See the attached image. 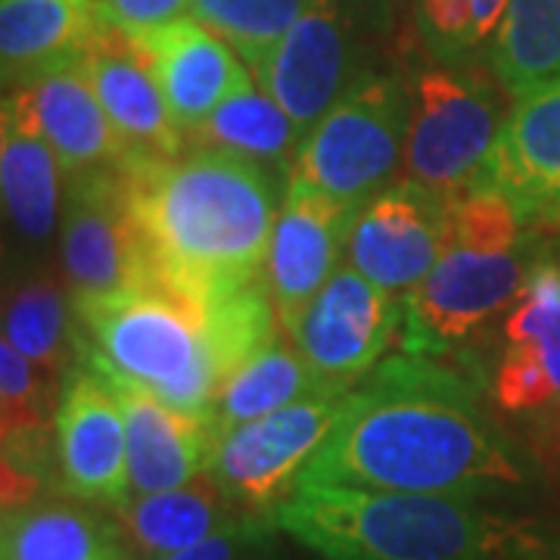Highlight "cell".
<instances>
[{"mask_svg":"<svg viewBox=\"0 0 560 560\" xmlns=\"http://www.w3.org/2000/svg\"><path fill=\"white\" fill-rule=\"evenodd\" d=\"M125 415L131 499L178 489L209 470L215 452L212 420L168 405L160 396L113 381Z\"/></svg>","mask_w":560,"mask_h":560,"instance_id":"ffe728a7","label":"cell"},{"mask_svg":"<svg viewBox=\"0 0 560 560\" xmlns=\"http://www.w3.org/2000/svg\"><path fill=\"white\" fill-rule=\"evenodd\" d=\"M62 197L60 256L72 296L156 287V268L131 209L121 165L69 175Z\"/></svg>","mask_w":560,"mask_h":560,"instance_id":"30bf717a","label":"cell"},{"mask_svg":"<svg viewBox=\"0 0 560 560\" xmlns=\"http://www.w3.org/2000/svg\"><path fill=\"white\" fill-rule=\"evenodd\" d=\"M489 69L514 101L560 81V0H508Z\"/></svg>","mask_w":560,"mask_h":560,"instance_id":"83f0119b","label":"cell"},{"mask_svg":"<svg viewBox=\"0 0 560 560\" xmlns=\"http://www.w3.org/2000/svg\"><path fill=\"white\" fill-rule=\"evenodd\" d=\"M54 460L69 495L113 511L131 501L119 393L103 371L81 359L60 383Z\"/></svg>","mask_w":560,"mask_h":560,"instance_id":"4fadbf2b","label":"cell"},{"mask_svg":"<svg viewBox=\"0 0 560 560\" xmlns=\"http://www.w3.org/2000/svg\"><path fill=\"white\" fill-rule=\"evenodd\" d=\"M489 389L511 415H539L560 405V261L551 256H536L501 318V352Z\"/></svg>","mask_w":560,"mask_h":560,"instance_id":"2e32d148","label":"cell"},{"mask_svg":"<svg viewBox=\"0 0 560 560\" xmlns=\"http://www.w3.org/2000/svg\"><path fill=\"white\" fill-rule=\"evenodd\" d=\"M109 22L113 16L97 0H0L7 88L62 62H79Z\"/></svg>","mask_w":560,"mask_h":560,"instance_id":"44dd1931","label":"cell"},{"mask_svg":"<svg viewBox=\"0 0 560 560\" xmlns=\"http://www.w3.org/2000/svg\"><path fill=\"white\" fill-rule=\"evenodd\" d=\"M514 206L489 190L455 202L452 241L436 268L405 296L401 352L448 359L508 315L536 253Z\"/></svg>","mask_w":560,"mask_h":560,"instance_id":"5b68a950","label":"cell"},{"mask_svg":"<svg viewBox=\"0 0 560 560\" xmlns=\"http://www.w3.org/2000/svg\"><path fill=\"white\" fill-rule=\"evenodd\" d=\"M470 190L504 197L529 231H560V81L514 101Z\"/></svg>","mask_w":560,"mask_h":560,"instance_id":"9a60e30c","label":"cell"},{"mask_svg":"<svg viewBox=\"0 0 560 560\" xmlns=\"http://www.w3.org/2000/svg\"><path fill=\"white\" fill-rule=\"evenodd\" d=\"M3 340L57 383L79 364L75 312L50 275H32L16 283L3 312Z\"/></svg>","mask_w":560,"mask_h":560,"instance_id":"f1b7e54d","label":"cell"},{"mask_svg":"<svg viewBox=\"0 0 560 560\" xmlns=\"http://www.w3.org/2000/svg\"><path fill=\"white\" fill-rule=\"evenodd\" d=\"M103 10L125 28H150L184 16L190 0H97Z\"/></svg>","mask_w":560,"mask_h":560,"instance_id":"d6a6232c","label":"cell"},{"mask_svg":"<svg viewBox=\"0 0 560 560\" xmlns=\"http://www.w3.org/2000/svg\"><path fill=\"white\" fill-rule=\"evenodd\" d=\"M401 318L405 300L381 290L352 265H340L287 340L296 342L320 381L355 389L401 337Z\"/></svg>","mask_w":560,"mask_h":560,"instance_id":"7c38bea8","label":"cell"},{"mask_svg":"<svg viewBox=\"0 0 560 560\" xmlns=\"http://www.w3.org/2000/svg\"><path fill=\"white\" fill-rule=\"evenodd\" d=\"M20 116L47 140L66 175L101 165H121L135 153L97 101L81 62H62L20 81L7 97Z\"/></svg>","mask_w":560,"mask_h":560,"instance_id":"ac0fdd59","label":"cell"},{"mask_svg":"<svg viewBox=\"0 0 560 560\" xmlns=\"http://www.w3.org/2000/svg\"><path fill=\"white\" fill-rule=\"evenodd\" d=\"M79 359L175 408L209 418L224 377L256 349L224 308H200L168 287L72 296Z\"/></svg>","mask_w":560,"mask_h":560,"instance_id":"277c9868","label":"cell"},{"mask_svg":"<svg viewBox=\"0 0 560 560\" xmlns=\"http://www.w3.org/2000/svg\"><path fill=\"white\" fill-rule=\"evenodd\" d=\"M10 342H0V427L7 480L38 486L54 452L60 389Z\"/></svg>","mask_w":560,"mask_h":560,"instance_id":"cb8c5ba5","label":"cell"},{"mask_svg":"<svg viewBox=\"0 0 560 560\" xmlns=\"http://www.w3.org/2000/svg\"><path fill=\"white\" fill-rule=\"evenodd\" d=\"M548 415H551V423H555V430H558V436H560V405L558 408H551Z\"/></svg>","mask_w":560,"mask_h":560,"instance_id":"836d02e7","label":"cell"},{"mask_svg":"<svg viewBox=\"0 0 560 560\" xmlns=\"http://www.w3.org/2000/svg\"><path fill=\"white\" fill-rule=\"evenodd\" d=\"M275 526L320 560H560V536L489 499L300 486Z\"/></svg>","mask_w":560,"mask_h":560,"instance_id":"3957f363","label":"cell"},{"mask_svg":"<svg viewBox=\"0 0 560 560\" xmlns=\"http://www.w3.org/2000/svg\"><path fill=\"white\" fill-rule=\"evenodd\" d=\"M368 0H312L300 22L249 72L265 94L290 113L302 135L361 81L371 66L364 13Z\"/></svg>","mask_w":560,"mask_h":560,"instance_id":"9c48e42d","label":"cell"},{"mask_svg":"<svg viewBox=\"0 0 560 560\" xmlns=\"http://www.w3.org/2000/svg\"><path fill=\"white\" fill-rule=\"evenodd\" d=\"M408 116V79L389 69L368 72L305 131L290 178L361 206L396 178Z\"/></svg>","mask_w":560,"mask_h":560,"instance_id":"8992f818","label":"cell"},{"mask_svg":"<svg viewBox=\"0 0 560 560\" xmlns=\"http://www.w3.org/2000/svg\"><path fill=\"white\" fill-rule=\"evenodd\" d=\"M62 165L54 147L3 101L0 116V187L7 219L28 243H47L57 228L62 197Z\"/></svg>","mask_w":560,"mask_h":560,"instance_id":"603a6c76","label":"cell"},{"mask_svg":"<svg viewBox=\"0 0 560 560\" xmlns=\"http://www.w3.org/2000/svg\"><path fill=\"white\" fill-rule=\"evenodd\" d=\"M408 79L405 178L445 197H464L501 131V103L492 81L470 62H427Z\"/></svg>","mask_w":560,"mask_h":560,"instance_id":"52a82bcc","label":"cell"},{"mask_svg":"<svg viewBox=\"0 0 560 560\" xmlns=\"http://www.w3.org/2000/svg\"><path fill=\"white\" fill-rule=\"evenodd\" d=\"M119 523L69 504H20L3 514L0 560H131Z\"/></svg>","mask_w":560,"mask_h":560,"instance_id":"d4e9b609","label":"cell"},{"mask_svg":"<svg viewBox=\"0 0 560 560\" xmlns=\"http://www.w3.org/2000/svg\"><path fill=\"white\" fill-rule=\"evenodd\" d=\"M278 529L271 521L261 517H246L215 536L202 539L194 548H184L178 555L165 560H256L259 548L268 541V533Z\"/></svg>","mask_w":560,"mask_h":560,"instance_id":"1f68e13d","label":"cell"},{"mask_svg":"<svg viewBox=\"0 0 560 560\" xmlns=\"http://www.w3.org/2000/svg\"><path fill=\"white\" fill-rule=\"evenodd\" d=\"M128 35L150 62V72L184 138L253 75L237 50L194 16L128 28Z\"/></svg>","mask_w":560,"mask_h":560,"instance_id":"e0dca14e","label":"cell"},{"mask_svg":"<svg viewBox=\"0 0 560 560\" xmlns=\"http://www.w3.org/2000/svg\"><path fill=\"white\" fill-rule=\"evenodd\" d=\"M349 393L320 389L221 433L209 474L246 517L275 523L280 504L300 489L305 467L337 430Z\"/></svg>","mask_w":560,"mask_h":560,"instance_id":"ba28073f","label":"cell"},{"mask_svg":"<svg viewBox=\"0 0 560 560\" xmlns=\"http://www.w3.org/2000/svg\"><path fill=\"white\" fill-rule=\"evenodd\" d=\"M116 514L121 536L138 548L143 560L172 558L184 548H194L221 529L246 521V514L224 495L209 470L178 489L135 495Z\"/></svg>","mask_w":560,"mask_h":560,"instance_id":"7402d4cb","label":"cell"},{"mask_svg":"<svg viewBox=\"0 0 560 560\" xmlns=\"http://www.w3.org/2000/svg\"><path fill=\"white\" fill-rule=\"evenodd\" d=\"M458 197L411 178L389 180L359 206L349 234L346 265L405 300L418 290L452 241Z\"/></svg>","mask_w":560,"mask_h":560,"instance_id":"8fae6325","label":"cell"},{"mask_svg":"<svg viewBox=\"0 0 560 560\" xmlns=\"http://www.w3.org/2000/svg\"><path fill=\"white\" fill-rule=\"evenodd\" d=\"M300 486L492 501L529 489L533 470L486 415L477 383L448 361L401 352L349 393Z\"/></svg>","mask_w":560,"mask_h":560,"instance_id":"6da1fadb","label":"cell"},{"mask_svg":"<svg viewBox=\"0 0 560 560\" xmlns=\"http://www.w3.org/2000/svg\"><path fill=\"white\" fill-rule=\"evenodd\" d=\"M79 62L131 153L178 156L187 150V138L178 121L172 119V109L150 72V62L125 25L116 20L109 22V28L84 50Z\"/></svg>","mask_w":560,"mask_h":560,"instance_id":"d6986e66","label":"cell"},{"mask_svg":"<svg viewBox=\"0 0 560 560\" xmlns=\"http://www.w3.org/2000/svg\"><path fill=\"white\" fill-rule=\"evenodd\" d=\"M302 138L305 135L290 113L249 75L200 128L187 135V147L231 150L290 178Z\"/></svg>","mask_w":560,"mask_h":560,"instance_id":"4316f807","label":"cell"},{"mask_svg":"<svg viewBox=\"0 0 560 560\" xmlns=\"http://www.w3.org/2000/svg\"><path fill=\"white\" fill-rule=\"evenodd\" d=\"M508 0H411L415 28L430 60L467 62L492 47Z\"/></svg>","mask_w":560,"mask_h":560,"instance_id":"f546056e","label":"cell"},{"mask_svg":"<svg viewBox=\"0 0 560 560\" xmlns=\"http://www.w3.org/2000/svg\"><path fill=\"white\" fill-rule=\"evenodd\" d=\"M308 7L312 0H190V16L228 40L253 69Z\"/></svg>","mask_w":560,"mask_h":560,"instance_id":"4dcf8cb0","label":"cell"},{"mask_svg":"<svg viewBox=\"0 0 560 560\" xmlns=\"http://www.w3.org/2000/svg\"><path fill=\"white\" fill-rule=\"evenodd\" d=\"M355 215V202L334 200L305 180L287 178L265 261V287L287 337L296 330L302 312L320 287L340 271Z\"/></svg>","mask_w":560,"mask_h":560,"instance_id":"5bb4252c","label":"cell"},{"mask_svg":"<svg viewBox=\"0 0 560 560\" xmlns=\"http://www.w3.org/2000/svg\"><path fill=\"white\" fill-rule=\"evenodd\" d=\"M121 172L162 287L215 308L265 280L280 212L275 168L187 147L178 156L135 153Z\"/></svg>","mask_w":560,"mask_h":560,"instance_id":"7a4b0ae2","label":"cell"},{"mask_svg":"<svg viewBox=\"0 0 560 560\" xmlns=\"http://www.w3.org/2000/svg\"><path fill=\"white\" fill-rule=\"evenodd\" d=\"M320 389H342V386L320 381L296 349V342H280L278 337L224 377L209 408V420L215 427V436H221L246 420L265 418L278 408L315 396Z\"/></svg>","mask_w":560,"mask_h":560,"instance_id":"484cf974","label":"cell"}]
</instances>
